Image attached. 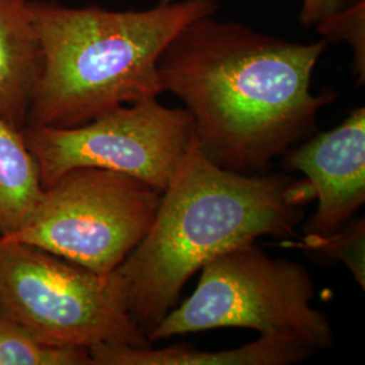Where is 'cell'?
<instances>
[{
	"label": "cell",
	"mask_w": 365,
	"mask_h": 365,
	"mask_svg": "<svg viewBox=\"0 0 365 365\" xmlns=\"http://www.w3.org/2000/svg\"><path fill=\"white\" fill-rule=\"evenodd\" d=\"M327 39L276 38L206 15L184 27L158 60L163 91L182 101L196 144L223 170L267 172L276 157L317 131L337 93L312 92Z\"/></svg>",
	"instance_id": "6da1fadb"
},
{
	"label": "cell",
	"mask_w": 365,
	"mask_h": 365,
	"mask_svg": "<svg viewBox=\"0 0 365 365\" xmlns=\"http://www.w3.org/2000/svg\"><path fill=\"white\" fill-rule=\"evenodd\" d=\"M314 199L306 179L223 170L195 140L144 238L113 272L131 318L148 334L209 261L264 235L297 237Z\"/></svg>",
	"instance_id": "7a4b0ae2"
},
{
	"label": "cell",
	"mask_w": 365,
	"mask_h": 365,
	"mask_svg": "<svg viewBox=\"0 0 365 365\" xmlns=\"http://www.w3.org/2000/svg\"><path fill=\"white\" fill-rule=\"evenodd\" d=\"M215 0H170L143 11L73 9L30 0L39 64L26 128H73L120 106L158 98V60Z\"/></svg>",
	"instance_id": "3957f363"
},
{
	"label": "cell",
	"mask_w": 365,
	"mask_h": 365,
	"mask_svg": "<svg viewBox=\"0 0 365 365\" xmlns=\"http://www.w3.org/2000/svg\"><path fill=\"white\" fill-rule=\"evenodd\" d=\"M314 282L297 261L272 259L255 242L209 261L192 295L148 331L150 344L223 327L302 339L329 349L334 336L327 314L314 309Z\"/></svg>",
	"instance_id": "277c9868"
},
{
	"label": "cell",
	"mask_w": 365,
	"mask_h": 365,
	"mask_svg": "<svg viewBox=\"0 0 365 365\" xmlns=\"http://www.w3.org/2000/svg\"><path fill=\"white\" fill-rule=\"evenodd\" d=\"M0 315L54 346L152 345L131 318L115 276L0 238Z\"/></svg>",
	"instance_id": "5b68a950"
},
{
	"label": "cell",
	"mask_w": 365,
	"mask_h": 365,
	"mask_svg": "<svg viewBox=\"0 0 365 365\" xmlns=\"http://www.w3.org/2000/svg\"><path fill=\"white\" fill-rule=\"evenodd\" d=\"M163 192L123 173L66 170L45 187L11 240L48 250L93 272H114L146 235Z\"/></svg>",
	"instance_id": "8992f818"
},
{
	"label": "cell",
	"mask_w": 365,
	"mask_h": 365,
	"mask_svg": "<svg viewBox=\"0 0 365 365\" xmlns=\"http://www.w3.org/2000/svg\"><path fill=\"white\" fill-rule=\"evenodd\" d=\"M24 134L43 187L66 170L101 168L164 192L195 143L191 114L157 98L120 106L73 128H25Z\"/></svg>",
	"instance_id": "52a82bcc"
},
{
	"label": "cell",
	"mask_w": 365,
	"mask_h": 365,
	"mask_svg": "<svg viewBox=\"0 0 365 365\" xmlns=\"http://www.w3.org/2000/svg\"><path fill=\"white\" fill-rule=\"evenodd\" d=\"M287 153L286 165L304 175L318 200L306 235H331L352 221L365 202L364 107H356L339 126L314 133Z\"/></svg>",
	"instance_id": "ba28073f"
},
{
	"label": "cell",
	"mask_w": 365,
	"mask_h": 365,
	"mask_svg": "<svg viewBox=\"0 0 365 365\" xmlns=\"http://www.w3.org/2000/svg\"><path fill=\"white\" fill-rule=\"evenodd\" d=\"M93 365H289L312 357L313 345L284 336L260 334V339L235 349L209 352L187 344L161 349L103 342L88 348Z\"/></svg>",
	"instance_id": "9c48e42d"
},
{
	"label": "cell",
	"mask_w": 365,
	"mask_h": 365,
	"mask_svg": "<svg viewBox=\"0 0 365 365\" xmlns=\"http://www.w3.org/2000/svg\"><path fill=\"white\" fill-rule=\"evenodd\" d=\"M39 64L30 0H0V115L26 128Z\"/></svg>",
	"instance_id": "30bf717a"
},
{
	"label": "cell",
	"mask_w": 365,
	"mask_h": 365,
	"mask_svg": "<svg viewBox=\"0 0 365 365\" xmlns=\"http://www.w3.org/2000/svg\"><path fill=\"white\" fill-rule=\"evenodd\" d=\"M38 161L24 130L0 115V238L16 233L43 194Z\"/></svg>",
	"instance_id": "8fae6325"
},
{
	"label": "cell",
	"mask_w": 365,
	"mask_h": 365,
	"mask_svg": "<svg viewBox=\"0 0 365 365\" xmlns=\"http://www.w3.org/2000/svg\"><path fill=\"white\" fill-rule=\"evenodd\" d=\"M0 365H93L87 348L54 346L0 315Z\"/></svg>",
	"instance_id": "7c38bea8"
},
{
	"label": "cell",
	"mask_w": 365,
	"mask_h": 365,
	"mask_svg": "<svg viewBox=\"0 0 365 365\" xmlns=\"http://www.w3.org/2000/svg\"><path fill=\"white\" fill-rule=\"evenodd\" d=\"M303 244L344 262L356 282L365 287V221H349L331 235L318 237L306 235Z\"/></svg>",
	"instance_id": "4fadbf2b"
},
{
	"label": "cell",
	"mask_w": 365,
	"mask_h": 365,
	"mask_svg": "<svg viewBox=\"0 0 365 365\" xmlns=\"http://www.w3.org/2000/svg\"><path fill=\"white\" fill-rule=\"evenodd\" d=\"M364 6V0H359L345 11L317 27L327 39H344L352 45L354 73L359 84H363L365 78Z\"/></svg>",
	"instance_id": "5bb4252c"
},
{
	"label": "cell",
	"mask_w": 365,
	"mask_h": 365,
	"mask_svg": "<svg viewBox=\"0 0 365 365\" xmlns=\"http://www.w3.org/2000/svg\"><path fill=\"white\" fill-rule=\"evenodd\" d=\"M359 0H302L300 22L306 27H319L345 11Z\"/></svg>",
	"instance_id": "9a60e30c"
}]
</instances>
